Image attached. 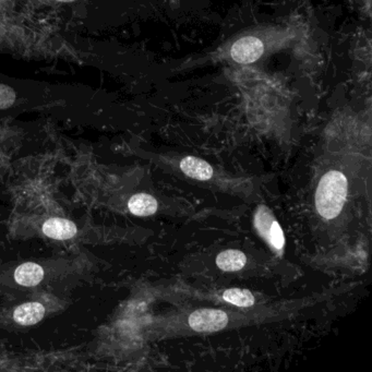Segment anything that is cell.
<instances>
[{
	"instance_id": "6da1fadb",
	"label": "cell",
	"mask_w": 372,
	"mask_h": 372,
	"mask_svg": "<svg viewBox=\"0 0 372 372\" xmlns=\"http://www.w3.org/2000/svg\"><path fill=\"white\" fill-rule=\"evenodd\" d=\"M286 39L284 33L277 34V32L249 34L234 41L222 54L218 55L237 64H252L261 59L266 53L284 44Z\"/></svg>"
},
{
	"instance_id": "3957f363",
	"label": "cell",
	"mask_w": 372,
	"mask_h": 372,
	"mask_svg": "<svg viewBox=\"0 0 372 372\" xmlns=\"http://www.w3.org/2000/svg\"><path fill=\"white\" fill-rule=\"evenodd\" d=\"M254 227L259 235L279 254H282L285 245L284 233L275 214L269 207L260 205L254 214Z\"/></svg>"
},
{
	"instance_id": "4fadbf2b",
	"label": "cell",
	"mask_w": 372,
	"mask_h": 372,
	"mask_svg": "<svg viewBox=\"0 0 372 372\" xmlns=\"http://www.w3.org/2000/svg\"><path fill=\"white\" fill-rule=\"evenodd\" d=\"M58 1H62V3H68V1H75V0H58Z\"/></svg>"
},
{
	"instance_id": "52a82bcc",
	"label": "cell",
	"mask_w": 372,
	"mask_h": 372,
	"mask_svg": "<svg viewBox=\"0 0 372 372\" xmlns=\"http://www.w3.org/2000/svg\"><path fill=\"white\" fill-rule=\"evenodd\" d=\"M45 308L39 303H26L19 306L13 313V319L21 326H33L44 318Z\"/></svg>"
},
{
	"instance_id": "8fae6325",
	"label": "cell",
	"mask_w": 372,
	"mask_h": 372,
	"mask_svg": "<svg viewBox=\"0 0 372 372\" xmlns=\"http://www.w3.org/2000/svg\"><path fill=\"white\" fill-rule=\"evenodd\" d=\"M223 299L226 303L241 308H249L256 303L254 294L243 288H230L225 290L223 292Z\"/></svg>"
},
{
	"instance_id": "8992f818",
	"label": "cell",
	"mask_w": 372,
	"mask_h": 372,
	"mask_svg": "<svg viewBox=\"0 0 372 372\" xmlns=\"http://www.w3.org/2000/svg\"><path fill=\"white\" fill-rule=\"evenodd\" d=\"M180 169L185 175L196 180L207 181L213 177V168L205 160L196 156H186L180 162Z\"/></svg>"
},
{
	"instance_id": "277c9868",
	"label": "cell",
	"mask_w": 372,
	"mask_h": 372,
	"mask_svg": "<svg viewBox=\"0 0 372 372\" xmlns=\"http://www.w3.org/2000/svg\"><path fill=\"white\" fill-rule=\"evenodd\" d=\"M227 313L218 309H199L189 317V326L196 332H216L228 324Z\"/></svg>"
},
{
	"instance_id": "9c48e42d",
	"label": "cell",
	"mask_w": 372,
	"mask_h": 372,
	"mask_svg": "<svg viewBox=\"0 0 372 372\" xmlns=\"http://www.w3.org/2000/svg\"><path fill=\"white\" fill-rule=\"evenodd\" d=\"M158 201L147 194H138L130 198L128 207L130 212L137 216H150L158 211Z\"/></svg>"
},
{
	"instance_id": "7c38bea8",
	"label": "cell",
	"mask_w": 372,
	"mask_h": 372,
	"mask_svg": "<svg viewBox=\"0 0 372 372\" xmlns=\"http://www.w3.org/2000/svg\"><path fill=\"white\" fill-rule=\"evenodd\" d=\"M16 95L11 89L7 88L0 84V109H6L15 103Z\"/></svg>"
},
{
	"instance_id": "5b68a950",
	"label": "cell",
	"mask_w": 372,
	"mask_h": 372,
	"mask_svg": "<svg viewBox=\"0 0 372 372\" xmlns=\"http://www.w3.org/2000/svg\"><path fill=\"white\" fill-rule=\"evenodd\" d=\"M43 233L53 239L67 241L70 238L75 237L77 234V226L75 223L66 218L53 217L44 223Z\"/></svg>"
},
{
	"instance_id": "ba28073f",
	"label": "cell",
	"mask_w": 372,
	"mask_h": 372,
	"mask_svg": "<svg viewBox=\"0 0 372 372\" xmlns=\"http://www.w3.org/2000/svg\"><path fill=\"white\" fill-rule=\"evenodd\" d=\"M44 277V270L41 266L32 262L21 264L15 272V279L22 286H35L41 282Z\"/></svg>"
},
{
	"instance_id": "7a4b0ae2",
	"label": "cell",
	"mask_w": 372,
	"mask_h": 372,
	"mask_svg": "<svg viewBox=\"0 0 372 372\" xmlns=\"http://www.w3.org/2000/svg\"><path fill=\"white\" fill-rule=\"evenodd\" d=\"M347 178L339 171L324 174L315 192V207L321 216L333 220L339 216L347 198Z\"/></svg>"
},
{
	"instance_id": "30bf717a",
	"label": "cell",
	"mask_w": 372,
	"mask_h": 372,
	"mask_svg": "<svg viewBox=\"0 0 372 372\" xmlns=\"http://www.w3.org/2000/svg\"><path fill=\"white\" fill-rule=\"evenodd\" d=\"M247 257L243 251L228 249L223 251L216 258V266L225 272H236L245 268Z\"/></svg>"
}]
</instances>
